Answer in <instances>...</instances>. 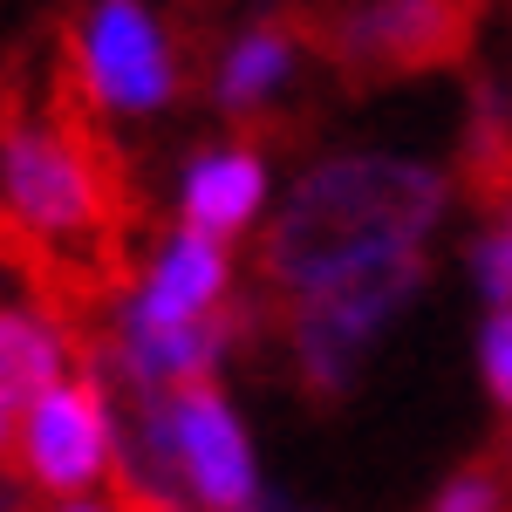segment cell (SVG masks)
I'll return each mask as SVG.
<instances>
[{
    "instance_id": "6da1fadb",
    "label": "cell",
    "mask_w": 512,
    "mask_h": 512,
    "mask_svg": "<svg viewBox=\"0 0 512 512\" xmlns=\"http://www.w3.org/2000/svg\"><path fill=\"white\" fill-rule=\"evenodd\" d=\"M444 205H451V171L424 158H390V151L321 158L294 178L280 219L260 233V280L280 308L308 301L349 274L424 253Z\"/></svg>"
},
{
    "instance_id": "7a4b0ae2",
    "label": "cell",
    "mask_w": 512,
    "mask_h": 512,
    "mask_svg": "<svg viewBox=\"0 0 512 512\" xmlns=\"http://www.w3.org/2000/svg\"><path fill=\"white\" fill-rule=\"evenodd\" d=\"M0 226L76 267V301L123 287V171L76 82L48 110L0 103Z\"/></svg>"
},
{
    "instance_id": "8fae6325",
    "label": "cell",
    "mask_w": 512,
    "mask_h": 512,
    "mask_svg": "<svg viewBox=\"0 0 512 512\" xmlns=\"http://www.w3.org/2000/svg\"><path fill=\"white\" fill-rule=\"evenodd\" d=\"M424 512H512V472L499 451H485L472 465H458V472L444 478L431 492V506Z\"/></svg>"
},
{
    "instance_id": "e0dca14e",
    "label": "cell",
    "mask_w": 512,
    "mask_h": 512,
    "mask_svg": "<svg viewBox=\"0 0 512 512\" xmlns=\"http://www.w3.org/2000/svg\"><path fill=\"white\" fill-rule=\"evenodd\" d=\"M506 239H512V205H506Z\"/></svg>"
},
{
    "instance_id": "277c9868",
    "label": "cell",
    "mask_w": 512,
    "mask_h": 512,
    "mask_svg": "<svg viewBox=\"0 0 512 512\" xmlns=\"http://www.w3.org/2000/svg\"><path fill=\"white\" fill-rule=\"evenodd\" d=\"M69 82L89 110L151 117L178 96V55L171 35L144 0H96L69 35Z\"/></svg>"
},
{
    "instance_id": "2e32d148",
    "label": "cell",
    "mask_w": 512,
    "mask_h": 512,
    "mask_svg": "<svg viewBox=\"0 0 512 512\" xmlns=\"http://www.w3.org/2000/svg\"><path fill=\"white\" fill-rule=\"evenodd\" d=\"M246 512H294V506H267V499H260V506H246Z\"/></svg>"
},
{
    "instance_id": "3957f363",
    "label": "cell",
    "mask_w": 512,
    "mask_h": 512,
    "mask_svg": "<svg viewBox=\"0 0 512 512\" xmlns=\"http://www.w3.org/2000/svg\"><path fill=\"white\" fill-rule=\"evenodd\" d=\"M478 14L485 0H335V7H308V35L349 89H383V82L465 69Z\"/></svg>"
},
{
    "instance_id": "4fadbf2b",
    "label": "cell",
    "mask_w": 512,
    "mask_h": 512,
    "mask_svg": "<svg viewBox=\"0 0 512 512\" xmlns=\"http://www.w3.org/2000/svg\"><path fill=\"white\" fill-rule=\"evenodd\" d=\"M472 280H478V294H485V308H512V239H506V226L472 239Z\"/></svg>"
},
{
    "instance_id": "8992f818",
    "label": "cell",
    "mask_w": 512,
    "mask_h": 512,
    "mask_svg": "<svg viewBox=\"0 0 512 512\" xmlns=\"http://www.w3.org/2000/svg\"><path fill=\"white\" fill-rule=\"evenodd\" d=\"M315 55V35H308V7L294 14H260L253 28H239L219 76H212V96L219 110L239 123H260L287 96V82L301 76V62Z\"/></svg>"
},
{
    "instance_id": "5b68a950",
    "label": "cell",
    "mask_w": 512,
    "mask_h": 512,
    "mask_svg": "<svg viewBox=\"0 0 512 512\" xmlns=\"http://www.w3.org/2000/svg\"><path fill=\"white\" fill-rule=\"evenodd\" d=\"M117 465V410H110V383L103 376H62L55 390L28 403L21 424V472L41 492L76 499Z\"/></svg>"
},
{
    "instance_id": "9c48e42d",
    "label": "cell",
    "mask_w": 512,
    "mask_h": 512,
    "mask_svg": "<svg viewBox=\"0 0 512 512\" xmlns=\"http://www.w3.org/2000/svg\"><path fill=\"white\" fill-rule=\"evenodd\" d=\"M451 192H465L472 205L499 212L512 205V117L492 89L472 96V117H465V137H458V171H451Z\"/></svg>"
},
{
    "instance_id": "ba28073f",
    "label": "cell",
    "mask_w": 512,
    "mask_h": 512,
    "mask_svg": "<svg viewBox=\"0 0 512 512\" xmlns=\"http://www.w3.org/2000/svg\"><path fill=\"white\" fill-rule=\"evenodd\" d=\"M267 205V158L253 144H212L205 158L185 164L178 178V212L192 233H212L233 246Z\"/></svg>"
},
{
    "instance_id": "9a60e30c",
    "label": "cell",
    "mask_w": 512,
    "mask_h": 512,
    "mask_svg": "<svg viewBox=\"0 0 512 512\" xmlns=\"http://www.w3.org/2000/svg\"><path fill=\"white\" fill-rule=\"evenodd\" d=\"M7 437H14V424H7V403H0V458H7Z\"/></svg>"
},
{
    "instance_id": "52a82bcc",
    "label": "cell",
    "mask_w": 512,
    "mask_h": 512,
    "mask_svg": "<svg viewBox=\"0 0 512 512\" xmlns=\"http://www.w3.org/2000/svg\"><path fill=\"white\" fill-rule=\"evenodd\" d=\"M226 294H233V246L178 226L171 239H158L151 267L123 294V308L144 321H198L212 308H226Z\"/></svg>"
},
{
    "instance_id": "30bf717a",
    "label": "cell",
    "mask_w": 512,
    "mask_h": 512,
    "mask_svg": "<svg viewBox=\"0 0 512 512\" xmlns=\"http://www.w3.org/2000/svg\"><path fill=\"white\" fill-rule=\"evenodd\" d=\"M69 369V335L41 315H21L7 308L0 315V403H35L41 390H55Z\"/></svg>"
},
{
    "instance_id": "7c38bea8",
    "label": "cell",
    "mask_w": 512,
    "mask_h": 512,
    "mask_svg": "<svg viewBox=\"0 0 512 512\" xmlns=\"http://www.w3.org/2000/svg\"><path fill=\"white\" fill-rule=\"evenodd\" d=\"M478 383L512 417V308H492L478 328Z\"/></svg>"
},
{
    "instance_id": "5bb4252c",
    "label": "cell",
    "mask_w": 512,
    "mask_h": 512,
    "mask_svg": "<svg viewBox=\"0 0 512 512\" xmlns=\"http://www.w3.org/2000/svg\"><path fill=\"white\" fill-rule=\"evenodd\" d=\"M55 512H151V506H137V499H117V506H103V499H69V506H55Z\"/></svg>"
}]
</instances>
